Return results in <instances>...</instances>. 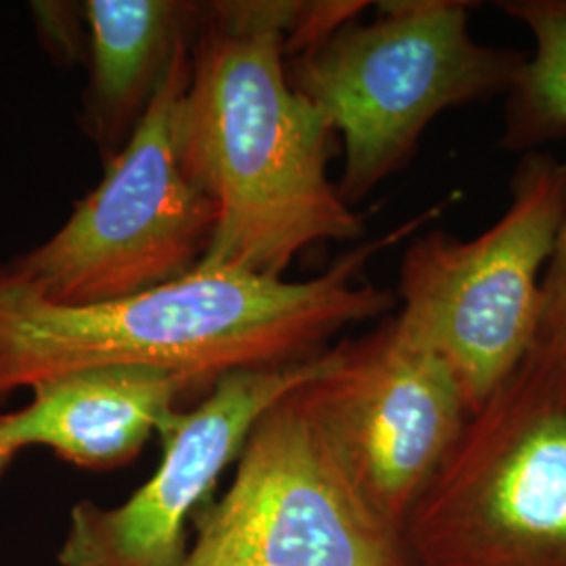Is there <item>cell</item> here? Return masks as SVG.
Here are the masks:
<instances>
[{
	"label": "cell",
	"mask_w": 566,
	"mask_h": 566,
	"mask_svg": "<svg viewBox=\"0 0 566 566\" xmlns=\"http://www.w3.org/2000/svg\"><path fill=\"white\" fill-rule=\"evenodd\" d=\"M497 7L525 25L535 46L507 91L502 145L528 149L566 137V0H502Z\"/></svg>",
	"instance_id": "cell-12"
},
{
	"label": "cell",
	"mask_w": 566,
	"mask_h": 566,
	"mask_svg": "<svg viewBox=\"0 0 566 566\" xmlns=\"http://www.w3.org/2000/svg\"><path fill=\"white\" fill-rule=\"evenodd\" d=\"M407 566H566V344L537 340L479 411L401 533Z\"/></svg>",
	"instance_id": "cell-3"
},
{
	"label": "cell",
	"mask_w": 566,
	"mask_h": 566,
	"mask_svg": "<svg viewBox=\"0 0 566 566\" xmlns=\"http://www.w3.org/2000/svg\"><path fill=\"white\" fill-rule=\"evenodd\" d=\"M439 212L428 208L385 238L353 245L304 282L198 269L135 296L72 306L42 298L0 263V403L103 365L156 367L208 392L231 371L306 361L344 327L397 304L390 290L365 280V269Z\"/></svg>",
	"instance_id": "cell-1"
},
{
	"label": "cell",
	"mask_w": 566,
	"mask_h": 566,
	"mask_svg": "<svg viewBox=\"0 0 566 566\" xmlns=\"http://www.w3.org/2000/svg\"><path fill=\"white\" fill-rule=\"evenodd\" d=\"M298 390L254 424L181 566H407L401 537L348 483Z\"/></svg>",
	"instance_id": "cell-7"
},
{
	"label": "cell",
	"mask_w": 566,
	"mask_h": 566,
	"mask_svg": "<svg viewBox=\"0 0 566 566\" xmlns=\"http://www.w3.org/2000/svg\"><path fill=\"white\" fill-rule=\"evenodd\" d=\"M189 76L191 42L99 185L49 240L7 261L42 298L72 306L118 301L179 282L202 264L217 208L179 158L177 114Z\"/></svg>",
	"instance_id": "cell-6"
},
{
	"label": "cell",
	"mask_w": 566,
	"mask_h": 566,
	"mask_svg": "<svg viewBox=\"0 0 566 566\" xmlns=\"http://www.w3.org/2000/svg\"><path fill=\"white\" fill-rule=\"evenodd\" d=\"M285 57L277 2L203 4L177 114L182 170L217 208L203 271L283 280L308 248L364 238L327 172L332 122Z\"/></svg>",
	"instance_id": "cell-2"
},
{
	"label": "cell",
	"mask_w": 566,
	"mask_h": 566,
	"mask_svg": "<svg viewBox=\"0 0 566 566\" xmlns=\"http://www.w3.org/2000/svg\"><path fill=\"white\" fill-rule=\"evenodd\" d=\"M544 306H542V324L566 344V206L563 223L556 235L554 252L547 263L544 275Z\"/></svg>",
	"instance_id": "cell-13"
},
{
	"label": "cell",
	"mask_w": 566,
	"mask_h": 566,
	"mask_svg": "<svg viewBox=\"0 0 566 566\" xmlns=\"http://www.w3.org/2000/svg\"><path fill=\"white\" fill-rule=\"evenodd\" d=\"M15 453L9 449V446L4 443V439H2V432H0V479L4 476V472L11 468V464L15 462Z\"/></svg>",
	"instance_id": "cell-14"
},
{
	"label": "cell",
	"mask_w": 566,
	"mask_h": 566,
	"mask_svg": "<svg viewBox=\"0 0 566 566\" xmlns=\"http://www.w3.org/2000/svg\"><path fill=\"white\" fill-rule=\"evenodd\" d=\"M298 55L290 81L343 139L338 191L355 206L399 172L441 114L507 95L525 55L472 36L464 0H392Z\"/></svg>",
	"instance_id": "cell-4"
},
{
	"label": "cell",
	"mask_w": 566,
	"mask_h": 566,
	"mask_svg": "<svg viewBox=\"0 0 566 566\" xmlns=\"http://www.w3.org/2000/svg\"><path fill=\"white\" fill-rule=\"evenodd\" d=\"M198 390L156 367H88L32 386L28 403L0 413V432L15 455L42 447L65 464L107 472L133 464L181 397Z\"/></svg>",
	"instance_id": "cell-10"
},
{
	"label": "cell",
	"mask_w": 566,
	"mask_h": 566,
	"mask_svg": "<svg viewBox=\"0 0 566 566\" xmlns=\"http://www.w3.org/2000/svg\"><path fill=\"white\" fill-rule=\"evenodd\" d=\"M298 395L348 483L401 537L472 416L451 369L392 317L327 348Z\"/></svg>",
	"instance_id": "cell-8"
},
{
	"label": "cell",
	"mask_w": 566,
	"mask_h": 566,
	"mask_svg": "<svg viewBox=\"0 0 566 566\" xmlns=\"http://www.w3.org/2000/svg\"><path fill=\"white\" fill-rule=\"evenodd\" d=\"M566 163L526 156L506 212L472 240L413 238L399 269L397 325L451 369L470 413L537 340L544 275L565 217Z\"/></svg>",
	"instance_id": "cell-5"
},
{
	"label": "cell",
	"mask_w": 566,
	"mask_h": 566,
	"mask_svg": "<svg viewBox=\"0 0 566 566\" xmlns=\"http://www.w3.org/2000/svg\"><path fill=\"white\" fill-rule=\"evenodd\" d=\"M202 4L181 0H88L86 120L109 160L128 142L168 67L193 42Z\"/></svg>",
	"instance_id": "cell-11"
},
{
	"label": "cell",
	"mask_w": 566,
	"mask_h": 566,
	"mask_svg": "<svg viewBox=\"0 0 566 566\" xmlns=\"http://www.w3.org/2000/svg\"><path fill=\"white\" fill-rule=\"evenodd\" d=\"M327 350L301 364L224 374L189 411L163 430V460L122 504L82 500L70 510L60 566H181L187 528L210 504L224 470L271 405L322 374Z\"/></svg>",
	"instance_id": "cell-9"
}]
</instances>
